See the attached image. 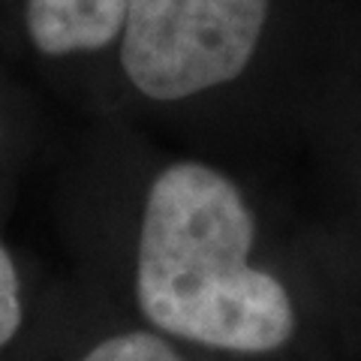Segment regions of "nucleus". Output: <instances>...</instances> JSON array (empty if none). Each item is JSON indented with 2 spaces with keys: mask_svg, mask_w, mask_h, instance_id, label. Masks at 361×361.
Here are the masks:
<instances>
[{
  "mask_svg": "<svg viewBox=\"0 0 361 361\" xmlns=\"http://www.w3.org/2000/svg\"><path fill=\"white\" fill-rule=\"evenodd\" d=\"M256 223L217 169L175 163L151 184L135 301L157 331L220 353L268 355L298 329L289 289L250 262Z\"/></svg>",
  "mask_w": 361,
  "mask_h": 361,
  "instance_id": "f257e3e1",
  "label": "nucleus"
},
{
  "mask_svg": "<svg viewBox=\"0 0 361 361\" xmlns=\"http://www.w3.org/2000/svg\"><path fill=\"white\" fill-rule=\"evenodd\" d=\"M271 0H130L121 33L127 78L154 99L232 82L250 63Z\"/></svg>",
  "mask_w": 361,
  "mask_h": 361,
  "instance_id": "f03ea898",
  "label": "nucleus"
},
{
  "mask_svg": "<svg viewBox=\"0 0 361 361\" xmlns=\"http://www.w3.org/2000/svg\"><path fill=\"white\" fill-rule=\"evenodd\" d=\"M130 0H27L30 39L45 54L99 51L127 25Z\"/></svg>",
  "mask_w": 361,
  "mask_h": 361,
  "instance_id": "7ed1b4c3",
  "label": "nucleus"
},
{
  "mask_svg": "<svg viewBox=\"0 0 361 361\" xmlns=\"http://www.w3.org/2000/svg\"><path fill=\"white\" fill-rule=\"evenodd\" d=\"M82 361H184V355L175 353V346L160 334L127 331L97 343Z\"/></svg>",
  "mask_w": 361,
  "mask_h": 361,
  "instance_id": "20e7f679",
  "label": "nucleus"
},
{
  "mask_svg": "<svg viewBox=\"0 0 361 361\" xmlns=\"http://www.w3.org/2000/svg\"><path fill=\"white\" fill-rule=\"evenodd\" d=\"M21 325V298H18V274L9 253L0 244V346L16 337Z\"/></svg>",
  "mask_w": 361,
  "mask_h": 361,
  "instance_id": "39448f33",
  "label": "nucleus"
}]
</instances>
